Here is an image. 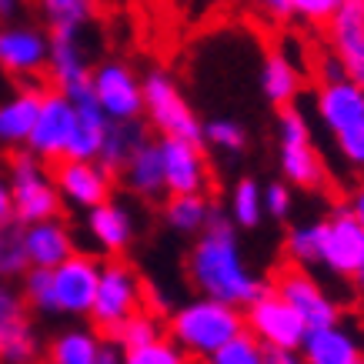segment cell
I'll return each mask as SVG.
<instances>
[{
    "instance_id": "obj_1",
    "label": "cell",
    "mask_w": 364,
    "mask_h": 364,
    "mask_svg": "<svg viewBox=\"0 0 364 364\" xmlns=\"http://www.w3.org/2000/svg\"><path fill=\"white\" fill-rule=\"evenodd\" d=\"M188 277L198 294L218 298L241 311L267 287L247 264L237 228L224 214H214L208 228L194 237V247L188 254Z\"/></svg>"
},
{
    "instance_id": "obj_2",
    "label": "cell",
    "mask_w": 364,
    "mask_h": 364,
    "mask_svg": "<svg viewBox=\"0 0 364 364\" xmlns=\"http://www.w3.org/2000/svg\"><path fill=\"white\" fill-rule=\"evenodd\" d=\"M241 331L244 311L218 298H204V294L184 301L167 318V338L181 344L191 358H204V361Z\"/></svg>"
},
{
    "instance_id": "obj_3",
    "label": "cell",
    "mask_w": 364,
    "mask_h": 364,
    "mask_svg": "<svg viewBox=\"0 0 364 364\" xmlns=\"http://www.w3.org/2000/svg\"><path fill=\"white\" fill-rule=\"evenodd\" d=\"M277 171L298 191H321L328 184V164L311 137V121L298 104L277 107Z\"/></svg>"
},
{
    "instance_id": "obj_4",
    "label": "cell",
    "mask_w": 364,
    "mask_h": 364,
    "mask_svg": "<svg viewBox=\"0 0 364 364\" xmlns=\"http://www.w3.org/2000/svg\"><path fill=\"white\" fill-rule=\"evenodd\" d=\"M141 117L161 137H184L200 141V117L191 100L181 94L177 80L164 67H151L141 77Z\"/></svg>"
},
{
    "instance_id": "obj_5",
    "label": "cell",
    "mask_w": 364,
    "mask_h": 364,
    "mask_svg": "<svg viewBox=\"0 0 364 364\" xmlns=\"http://www.w3.org/2000/svg\"><path fill=\"white\" fill-rule=\"evenodd\" d=\"M7 181H11V200H14V221L33 224L44 218H60L64 200L54 188V174L50 164L31 154L27 147H17L7 157Z\"/></svg>"
},
{
    "instance_id": "obj_6",
    "label": "cell",
    "mask_w": 364,
    "mask_h": 364,
    "mask_svg": "<svg viewBox=\"0 0 364 364\" xmlns=\"http://www.w3.org/2000/svg\"><path fill=\"white\" fill-rule=\"evenodd\" d=\"M147 308V284L141 281L137 267H131L124 257H107L100 261L97 291L90 304V324L100 334H114L124 321Z\"/></svg>"
},
{
    "instance_id": "obj_7",
    "label": "cell",
    "mask_w": 364,
    "mask_h": 364,
    "mask_svg": "<svg viewBox=\"0 0 364 364\" xmlns=\"http://www.w3.org/2000/svg\"><path fill=\"white\" fill-rule=\"evenodd\" d=\"M271 287H274L291 308L298 311V318L304 321V328H324V324L341 321V301L334 298L308 267L284 264L274 274Z\"/></svg>"
},
{
    "instance_id": "obj_8",
    "label": "cell",
    "mask_w": 364,
    "mask_h": 364,
    "mask_svg": "<svg viewBox=\"0 0 364 364\" xmlns=\"http://www.w3.org/2000/svg\"><path fill=\"white\" fill-rule=\"evenodd\" d=\"M244 331L254 334L264 348H301L304 341V321L274 287L267 284L257 298L244 308Z\"/></svg>"
},
{
    "instance_id": "obj_9",
    "label": "cell",
    "mask_w": 364,
    "mask_h": 364,
    "mask_svg": "<svg viewBox=\"0 0 364 364\" xmlns=\"http://www.w3.org/2000/svg\"><path fill=\"white\" fill-rule=\"evenodd\" d=\"M87 90L111 121H141V74L127 60L107 57L94 64Z\"/></svg>"
},
{
    "instance_id": "obj_10",
    "label": "cell",
    "mask_w": 364,
    "mask_h": 364,
    "mask_svg": "<svg viewBox=\"0 0 364 364\" xmlns=\"http://www.w3.org/2000/svg\"><path fill=\"white\" fill-rule=\"evenodd\" d=\"M324 221V234H321V264L338 281H351L354 271L364 261V228L358 224L348 204L334 208Z\"/></svg>"
},
{
    "instance_id": "obj_11",
    "label": "cell",
    "mask_w": 364,
    "mask_h": 364,
    "mask_svg": "<svg viewBox=\"0 0 364 364\" xmlns=\"http://www.w3.org/2000/svg\"><path fill=\"white\" fill-rule=\"evenodd\" d=\"M100 261L94 254L74 251L57 267H50V284H54V304L60 318H87L97 291Z\"/></svg>"
},
{
    "instance_id": "obj_12",
    "label": "cell",
    "mask_w": 364,
    "mask_h": 364,
    "mask_svg": "<svg viewBox=\"0 0 364 364\" xmlns=\"http://www.w3.org/2000/svg\"><path fill=\"white\" fill-rule=\"evenodd\" d=\"M90 47L84 41V31H50V54H47V77L50 87L74 100L87 94L90 87Z\"/></svg>"
},
{
    "instance_id": "obj_13",
    "label": "cell",
    "mask_w": 364,
    "mask_h": 364,
    "mask_svg": "<svg viewBox=\"0 0 364 364\" xmlns=\"http://www.w3.org/2000/svg\"><path fill=\"white\" fill-rule=\"evenodd\" d=\"M74 100L60 94V90L47 87L44 97H41V111H37V121L31 127V137H27V151L37 154L41 161L54 164L67 154V144H70V134H74Z\"/></svg>"
},
{
    "instance_id": "obj_14",
    "label": "cell",
    "mask_w": 364,
    "mask_h": 364,
    "mask_svg": "<svg viewBox=\"0 0 364 364\" xmlns=\"http://www.w3.org/2000/svg\"><path fill=\"white\" fill-rule=\"evenodd\" d=\"M54 174V188L60 194L67 208L90 210L100 200L111 198L114 191V174L100 161H80V157H60L50 167Z\"/></svg>"
},
{
    "instance_id": "obj_15",
    "label": "cell",
    "mask_w": 364,
    "mask_h": 364,
    "mask_svg": "<svg viewBox=\"0 0 364 364\" xmlns=\"http://www.w3.org/2000/svg\"><path fill=\"white\" fill-rule=\"evenodd\" d=\"M157 151H161L167 194H208L210 164L204 144L184 141V137H157Z\"/></svg>"
},
{
    "instance_id": "obj_16",
    "label": "cell",
    "mask_w": 364,
    "mask_h": 364,
    "mask_svg": "<svg viewBox=\"0 0 364 364\" xmlns=\"http://www.w3.org/2000/svg\"><path fill=\"white\" fill-rule=\"evenodd\" d=\"M41 338L14 281H0V364H37Z\"/></svg>"
},
{
    "instance_id": "obj_17",
    "label": "cell",
    "mask_w": 364,
    "mask_h": 364,
    "mask_svg": "<svg viewBox=\"0 0 364 364\" xmlns=\"http://www.w3.org/2000/svg\"><path fill=\"white\" fill-rule=\"evenodd\" d=\"M50 54V33L33 23H0V70L11 77L31 80L47 70Z\"/></svg>"
},
{
    "instance_id": "obj_18",
    "label": "cell",
    "mask_w": 364,
    "mask_h": 364,
    "mask_svg": "<svg viewBox=\"0 0 364 364\" xmlns=\"http://www.w3.org/2000/svg\"><path fill=\"white\" fill-rule=\"evenodd\" d=\"M328 44L344 77L364 87V0H341L328 21Z\"/></svg>"
},
{
    "instance_id": "obj_19",
    "label": "cell",
    "mask_w": 364,
    "mask_h": 364,
    "mask_svg": "<svg viewBox=\"0 0 364 364\" xmlns=\"http://www.w3.org/2000/svg\"><path fill=\"white\" fill-rule=\"evenodd\" d=\"M84 228H87V237L104 257H124L127 247L134 244V234H137L131 208L114 198L84 210Z\"/></svg>"
},
{
    "instance_id": "obj_20",
    "label": "cell",
    "mask_w": 364,
    "mask_h": 364,
    "mask_svg": "<svg viewBox=\"0 0 364 364\" xmlns=\"http://www.w3.org/2000/svg\"><path fill=\"white\" fill-rule=\"evenodd\" d=\"M314 114L331 137L348 131L351 124L364 121V87L354 84L351 77L321 80L314 94Z\"/></svg>"
},
{
    "instance_id": "obj_21",
    "label": "cell",
    "mask_w": 364,
    "mask_h": 364,
    "mask_svg": "<svg viewBox=\"0 0 364 364\" xmlns=\"http://www.w3.org/2000/svg\"><path fill=\"white\" fill-rule=\"evenodd\" d=\"M298 351L304 364H364V341L341 321L308 328Z\"/></svg>"
},
{
    "instance_id": "obj_22",
    "label": "cell",
    "mask_w": 364,
    "mask_h": 364,
    "mask_svg": "<svg viewBox=\"0 0 364 364\" xmlns=\"http://www.w3.org/2000/svg\"><path fill=\"white\" fill-rule=\"evenodd\" d=\"M23 247L31 267H57L64 257L77 251V241L60 218H44V221L23 224Z\"/></svg>"
},
{
    "instance_id": "obj_23",
    "label": "cell",
    "mask_w": 364,
    "mask_h": 364,
    "mask_svg": "<svg viewBox=\"0 0 364 364\" xmlns=\"http://www.w3.org/2000/svg\"><path fill=\"white\" fill-rule=\"evenodd\" d=\"M121 174V184L131 198L141 200H164V167H161V151H157V141L137 144V151L127 157V164L117 171Z\"/></svg>"
},
{
    "instance_id": "obj_24",
    "label": "cell",
    "mask_w": 364,
    "mask_h": 364,
    "mask_svg": "<svg viewBox=\"0 0 364 364\" xmlns=\"http://www.w3.org/2000/svg\"><path fill=\"white\" fill-rule=\"evenodd\" d=\"M44 87H17L0 100V147H23L41 111Z\"/></svg>"
},
{
    "instance_id": "obj_25",
    "label": "cell",
    "mask_w": 364,
    "mask_h": 364,
    "mask_svg": "<svg viewBox=\"0 0 364 364\" xmlns=\"http://www.w3.org/2000/svg\"><path fill=\"white\" fill-rule=\"evenodd\" d=\"M74 134H70V144H67L64 157H80V161H97L100 144H104V134L111 127V117L97 107V100L87 94L74 97Z\"/></svg>"
},
{
    "instance_id": "obj_26",
    "label": "cell",
    "mask_w": 364,
    "mask_h": 364,
    "mask_svg": "<svg viewBox=\"0 0 364 364\" xmlns=\"http://www.w3.org/2000/svg\"><path fill=\"white\" fill-rule=\"evenodd\" d=\"M100 348H104V334L94 324H74L50 338V344L44 348V364H94Z\"/></svg>"
},
{
    "instance_id": "obj_27",
    "label": "cell",
    "mask_w": 364,
    "mask_h": 364,
    "mask_svg": "<svg viewBox=\"0 0 364 364\" xmlns=\"http://www.w3.org/2000/svg\"><path fill=\"white\" fill-rule=\"evenodd\" d=\"M214 214L218 210H214L208 194H167L164 210H161L164 228L171 234H181V237H198Z\"/></svg>"
},
{
    "instance_id": "obj_28",
    "label": "cell",
    "mask_w": 364,
    "mask_h": 364,
    "mask_svg": "<svg viewBox=\"0 0 364 364\" xmlns=\"http://www.w3.org/2000/svg\"><path fill=\"white\" fill-rule=\"evenodd\" d=\"M257 84H261V94H264L267 104H274V107H287V104H294L298 94H301V70L287 54L271 50V54L261 60Z\"/></svg>"
},
{
    "instance_id": "obj_29",
    "label": "cell",
    "mask_w": 364,
    "mask_h": 364,
    "mask_svg": "<svg viewBox=\"0 0 364 364\" xmlns=\"http://www.w3.org/2000/svg\"><path fill=\"white\" fill-rule=\"evenodd\" d=\"M144 141H147V127L141 121H111L107 134H104V144H100L97 161L111 174H117L127 164V157L137 151V144H144Z\"/></svg>"
},
{
    "instance_id": "obj_30",
    "label": "cell",
    "mask_w": 364,
    "mask_h": 364,
    "mask_svg": "<svg viewBox=\"0 0 364 364\" xmlns=\"http://www.w3.org/2000/svg\"><path fill=\"white\" fill-rule=\"evenodd\" d=\"M47 31H87L97 17V0H33Z\"/></svg>"
},
{
    "instance_id": "obj_31",
    "label": "cell",
    "mask_w": 364,
    "mask_h": 364,
    "mask_svg": "<svg viewBox=\"0 0 364 364\" xmlns=\"http://www.w3.org/2000/svg\"><path fill=\"white\" fill-rule=\"evenodd\" d=\"M228 218L237 231H254L264 221V184H257L254 177H241L231 191L228 200Z\"/></svg>"
},
{
    "instance_id": "obj_32",
    "label": "cell",
    "mask_w": 364,
    "mask_h": 364,
    "mask_svg": "<svg viewBox=\"0 0 364 364\" xmlns=\"http://www.w3.org/2000/svg\"><path fill=\"white\" fill-rule=\"evenodd\" d=\"M321 234H324V221L291 224V228H287V234H284V257H287V264L318 267L321 264Z\"/></svg>"
},
{
    "instance_id": "obj_33",
    "label": "cell",
    "mask_w": 364,
    "mask_h": 364,
    "mask_svg": "<svg viewBox=\"0 0 364 364\" xmlns=\"http://www.w3.org/2000/svg\"><path fill=\"white\" fill-rule=\"evenodd\" d=\"M31 267L27 247H23V224L4 221L0 224V281H21V274Z\"/></svg>"
},
{
    "instance_id": "obj_34",
    "label": "cell",
    "mask_w": 364,
    "mask_h": 364,
    "mask_svg": "<svg viewBox=\"0 0 364 364\" xmlns=\"http://www.w3.org/2000/svg\"><path fill=\"white\" fill-rule=\"evenodd\" d=\"M27 311H37L44 318H57V304H54V284H50V267H27L17 281Z\"/></svg>"
},
{
    "instance_id": "obj_35",
    "label": "cell",
    "mask_w": 364,
    "mask_h": 364,
    "mask_svg": "<svg viewBox=\"0 0 364 364\" xmlns=\"http://www.w3.org/2000/svg\"><path fill=\"white\" fill-rule=\"evenodd\" d=\"M124 364H191V354L177 341H171L167 334L154 338L137 348H124Z\"/></svg>"
},
{
    "instance_id": "obj_36",
    "label": "cell",
    "mask_w": 364,
    "mask_h": 364,
    "mask_svg": "<svg viewBox=\"0 0 364 364\" xmlns=\"http://www.w3.org/2000/svg\"><path fill=\"white\" fill-rule=\"evenodd\" d=\"M200 144H208L221 154H241L247 147V131L234 117H214V121L200 124Z\"/></svg>"
},
{
    "instance_id": "obj_37",
    "label": "cell",
    "mask_w": 364,
    "mask_h": 364,
    "mask_svg": "<svg viewBox=\"0 0 364 364\" xmlns=\"http://www.w3.org/2000/svg\"><path fill=\"white\" fill-rule=\"evenodd\" d=\"M164 334V324H161V314H154V311L141 308L137 314H131V318L124 321L121 328L111 334V341L117 344V348H137V344H147L154 341V338H161Z\"/></svg>"
},
{
    "instance_id": "obj_38",
    "label": "cell",
    "mask_w": 364,
    "mask_h": 364,
    "mask_svg": "<svg viewBox=\"0 0 364 364\" xmlns=\"http://www.w3.org/2000/svg\"><path fill=\"white\" fill-rule=\"evenodd\" d=\"M208 364H264V344L254 334L241 331L208 358Z\"/></svg>"
},
{
    "instance_id": "obj_39",
    "label": "cell",
    "mask_w": 364,
    "mask_h": 364,
    "mask_svg": "<svg viewBox=\"0 0 364 364\" xmlns=\"http://www.w3.org/2000/svg\"><path fill=\"white\" fill-rule=\"evenodd\" d=\"M334 147H338V154H341L348 171L364 174V121L351 124V127L341 134H334Z\"/></svg>"
},
{
    "instance_id": "obj_40",
    "label": "cell",
    "mask_w": 364,
    "mask_h": 364,
    "mask_svg": "<svg viewBox=\"0 0 364 364\" xmlns=\"http://www.w3.org/2000/svg\"><path fill=\"white\" fill-rule=\"evenodd\" d=\"M294 210V191L284 181H271L264 184V218L271 221H287Z\"/></svg>"
},
{
    "instance_id": "obj_41",
    "label": "cell",
    "mask_w": 364,
    "mask_h": 364,
    "mask_svg": "<svg viewBox=\"0 0 364 364\" xmlns=\"http://www.w3.org/2000/svg\"><path fill=\"white\" fill-rule=\"evenodd\" d=\"M291 4V17H298L304 23H328L331 14L338 11L341 0H287Z\"/></svg>"
},
{
    "instance_id": "obj_42",
    "label": "cell",
    "mask_w": 364,
    "mask_h": 364,
    "mask_svg": "<svg viewBox=\"0 0 364 364\" xmlns=\"http://www.w3.org/2000/svg\"><path fill=\"white\" fill-rule=\"evenodd\" d=\"M264 364H304L298 348H264Z\"/></svg>"
},
{
    "instance_id": "obj_43",
    "label": "cell",
    "mask_w": 364,
    "mask_h": 364,
    "mask_svg": "<svg viewBox=\"0 0 364 364\" xmlns=\"http://www.w3.org/2000/svg\"><path fill=\"white\" fill-rule=\"evenodd\" d=\"M14 218V200H11V181H7V171L0 164V224Z\"/></svg>"
},
{
    "instance_id": "obj_44",
    "label": "cell",
    "mask_w": 364,
    "mask_h": 364,
    "mask_svg": "<svg viewBox=\"0 0 364 364\" xmlns=\"http://www.w3.org/2000/svg\"><path fill=\"white\" fill-rule=\"evenodd\" d=\"M261 11L271 21H291V4L287 0H261Z\"/></svg>"
},
{
    "instance_id": "obj_45",
    "label": "cell",
    "mask_w": 364,
    "mask_h": 364,
    "mask_svg": "<svg viewBox=\"0 0 364 364\" xmlns=\"http://www.w3.org/2000/svg\"><path fill=\"white\" fill-rule=\"evenodd\" d=\"M348 210H351L354 218H358V224L364 228V177L354 184L351 194H348Z\"/></svg>"
},
{
    "instance_id": "obj_46",
    "label": "cell",
    "mask_w": 364,
    "mask_h": 364,
    "mask_svg": "<svg viewBox=\"0 0 364 364\" xmlns=\"http://www.w3.org/2000/svg\"><path fill=\"white\" fill-rule=\"evenodd\" d=\"M318 77L321 80H334V77H344V70H341V64H338V57L334 54H324L318 60Z\"/></svg>"
},
{
    "instance_id": "obj_47",
    "label": "cell",
    "mask_w": 364,
    "mask_h": 364,
    "mask_svg": "<svg viewBox=\"0 0 364 364\" xmlns=\"http://www.w3.org/2000/svg\"><path fill=\"white\" fill-rule=\"evenodd\" d=\"M94 364H124L121 348H117L114 341H104V348H100V354H97V361Z\"/></svg>"
},
{
    "instance_id": "obj_48",
    "label": "cell",
    "mask_w": 364,
    "mask_h": 364,
    "mask_svg": "<svg viewBox=\"0 0 364 364\" xmlns=\"http://www.w3.org/2000/svg\"><path fill=\"white\" fill-rule=\"evenodd\" d=\"M354 287H358V294H364V261H361V267H358V271H354Z\"/></svg>"
},
{
    "instance_id": "obj_49",
    "label": "cell",
    "mask_w": 364,
    "mask_h": 364,
    "mask_svg": "<svg viewBox=\"0 0 364 364\" xmlns=\"http://www.w3.org/2000/svg\"><path fill=\"white\" fill-rule=\"evenodd\" d=\"M191 4H200V0H191Z\"/></svg>"
}]
</instances>
